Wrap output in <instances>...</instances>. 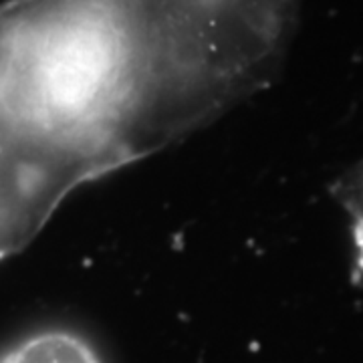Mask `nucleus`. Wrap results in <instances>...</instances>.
<instances>
[{
  "label": "nucleus",
  "mask_w": 363,
  "mask_h": 363,
  "mask_svg": "<svg viewBox=\"0 0 363 363\" xmlns=\"http://www.w3.org/2000/svg\"><path fill=\"white\" fill-rule=\"evenodd\" d=\"M0 363H101L97 353L67 331H45L6 351Z\"/></svg>",
  "instance_id": "2"
},
{
  "label": "nucleus",
  "mask_w": 363,
  "mask_h": 363,
  "mask_svg": "<svg viewBox=\"0 0 363 363\" xmlns=\"http://www.w3.org/2000/svg\"><path fill=\"white\" fill-rule=\"evenodd\" d=\"M285 49L274 0L0 4V260L71 192L260 91Z\"/></svg>",
  "instance_id": "1"
}]
</instances>
